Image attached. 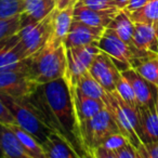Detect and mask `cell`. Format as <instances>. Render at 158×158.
I'll return each instance as SVG.
<instances>
[{"label":"cell","mask_w":158,"mask_h":158,"mask_svg":"<svg viewBox=\"0 0 158 158\" xmlns=\"http://www.w3.org/2000/svg\"><path fill=\"white\" fill-rule=\"evenodd\" d=\"M90 158H117L115 153L104 146L94 148L90 154Z\"/></svg>","instance_id":"obj_34"},{"label":"cell","mask_w":158,"mask_h":158,"mask_svg":"<svg viewBox=\"0 0 158 158\" xmlns=\"http://www.w3.org/2000/svg\"><path fill=\"white\" fill-rule=\"evenodd\" d=\"M21 29V15L0 21V42L18 34Z\"/></svg>","instance_id":"obj_29"},{"label":"cell","mask_w":158,"mask_h":158,"mask_svg":"<svg viewBox=\"0 0 158 158\" xmlns=\"http://www.w3.org/2000/svg\"><path fill=\"white\" fill-rule=\"evenodd\" d=\"M123 76L127 79L129 84L131 85L132 89L135 94L136 101L139 106L141 105H151L156 103L158 88H156L154 85L148 82L146 79H144L134 68L130 67L121 72Z\"/></svg>","instance_id":"obj_14"},{"label":"cell","mask_w":158,"mask_h":158,"mask_svg":"<svg viewBox=\"0 0 158 158\" xmlns=\"http://www.w3.org/2000/svg\"><path fill=\"white\" fill-rule=\"evenodd\" d=\"M98 47L100 48V50L110 55L116 65L117 63L120 64L121 72L127 68L133 67L136 62H139L140 60L153 55L151 53L138 50L133 46L125 42L117 36V34L113 29L108 27L105 29L103 36L100 39Z\"/></svg>","instance_id":"obj_6"},{"label":"cell","mask_w":158,"mask_h":158,"mask_svg":"<svg viewBox=\"0 0 158 158\" xmlns=\"http://www.w3.org/2000/svg\"><path fill=\"white\" fill-rule=\"evenodd\" d=\"M144 145L147 149L149 158H158V143H148Z\"/></svg>","instance_id":"obj_36"},{"label":"cell","mask_w":158,"mask_h":158,"mask_svg":"<svg viewBox=\"0 0 158 158\" xmlns=\"http://www.w3.org/2000/svg\"><path fill=\"white\" fill-rule=\"evenodd\" d=\"M76 87L81 91L84 94L88 95V97H90V98H93V99H99L103 101V99L106 95V91L103 89V87L93 78L92 75L89 72L85 73V74L78 79Z\"/></svg>","instance_id":"obj_26"},{"label":"cell","mask_w":158,"mask_h":158,"mask_svg":"<svg viewBox=\"0 0 158 158\" xmlns=\"http://www.w3.org/2000/svg\"><path fill=\"white\" fill-rule=\"evenodd\" d=\"M136 158H149L148 153H147V149L145 147L144 143L141 144L140 146L136 148Z\"/></svg>","instance_id":"obj_38"},{"label":"cell","mask_w":158,"mask_h":158,"mask_svg":"<svg viewBox=\"0 0 158 158\" xmlns=\"http://www.w3.org/2000/svg\"><path fill=\"white\" fill-rule=\"evenodd\" d=\"M156 110H157L158 113V93H157V98H156Z\"/></svg>","instance_id":"obj_41"},{"label":"cell","mask_w":158,"mask_h":158,"mask_svg":"<svg viewBox=\"0 0 158 158\" xmlns=\"http://www.w3.org/2000/svg\"><path fill=\"white\" fill-rule=\"evenodd\" d=\"M141 140L144 144L158 143V113L156 103L139 106Z\"/></svg>","instance_id":"obj_16"},{"label":"cell","mask_w":158,"mask_h":158,"mask_svg":"<svg viewBox=\"0 0 158 158\" xmlns=\"http://www.w3.org/2000/svg\"><path fill=\"white\" fill-rule=\"evenodd\" d=\"M149 0H130L128 6L125 8V11L128 12V13H132L134 11H138L141 8H143L145 5H147Z\"/></svg>","instance_id":"obj_35"},{"label":"cell","mask_w":158,"mask_h":158,"mask_svg":"<svg viewBox=\"0 0 158 158\" xmlns=\"http://www.w3.org/2000/svg\"><path fill=\"white\" fill-rule=\"evenodd\" d=\"M117 158H136V148L130 142L114 151Z\"/></svg>","instance_id":"obj_32"},{"label":"cell","mask_w":158,"mask_h":158,"mask_svg":"<svg viewBox=\"0 0 158 158\" xmlns=\"http://www.w3.org/2000/svg\"><path fill=\"white\" fill-rule=\"evenodd\" d=\"M29 99L39 110L47 126L67 141L82 158H87L79 133L72 93L65 79L39 85Z\"/></svg>","instance_id":"obj_1"},{"label":"cell","mask_w":158,"mask_h":158,"mask_svg":"<svg viewBox=\"0 0 158 158\" xmlns=\"http://www.w3.org/2000/svg\"><path fill=\"white\" fill-rule=\"evenodd\" d=\"M89 73L106 92H114L116 90V84L121 75L112 57L102 50L93 60Z\"/></svg>","instance_id":"obj_10"},{"label":"cell","mask_w":158,"mask_h":158,"mask_svg":"<svg viewBox=\"0 0 158 158\" xmlns=\"http://www.w3.org/2000/svg\"><path fill=\"white\" fill-rule=\"evenodd\" d=\"M129 141L126 139V136H123L121 133H114L112 135H110L105 141H104L102 146L106 147V148L110 149V151H116L117 148L121 147L123 145H125Z\"/></svg>","instance_id":"obj_31"},{"label":"cell","mask_w":158,"mask_h":158,"mask_svg":"<svg viewBox=\"0 0 158 158\" xmlns=\"http://www.w3.org/2000/svg\"><path fill=\"white\" fill-rule=\"evenodd\" d=\"M54 11L39 22L31 23L21 27L18 35L27 59L37 53L49 41L52 31Z\"/></svg>","instance_id":"obj_8"},{"label":"cell","mask_w":158,"mask_h":158,"mask_svg":"<svg viewBox=\"0 0 158 158\" xmlns=\"http://www.w3.org/2000/svg\"><path fill=\"white\" fill-rule=\"evenodd\" d=\"M105 107L108 110L119 128V131L128 141L138 148L143 144L141 140V128L139 119V110H134L128 105L118 95L116 91L106 92L103 99Z\"/></svg>","instance_id":"obj_4"},{"label":"cell","mask_w":158,"mask_h":158,"mask_svg":"<svg viewBox=\"0 0 158 158\" xmlns=\"http://www.w3.org/2000/svg\"><path fill=\"white\" fill-rule=\"evenodd\" d=\"M75 5H72L62 10L55 9L52 20V31L49 39L50 41L56 44H64L74 21Z\"/></svg>","instance_id":"obj_19"},{"label":"cell","mask_w":158,"mask_h":158,"mask_svg":"<svg viewBox=\"0 0 158 158\" xmlns=\"http://www.w3.org/2000/svg\"><path fill=\"white\" fill-rule=\"evenodd\" d=\"M132 46L143 52L158 54V36L152 25L134 23Z\"/></svg>","instance_id":"obj_18"},{"label":"cell","mask_w":158,"mask_h":158,"mask_svg":"<svg viewBox=\"0 0 158 158\" xmlns=\"http://www.w3.org/2000/svg\"><path fill=\"white\" fill-rule=\"evenodd\" d=\"M42 146L49 158H82L67 141L53 131Z\"/></svg>","instance_id":"obj_20"},{"label":"cell","mask_w":158,"mask_h":158,"mask_svg":"<svg viewBox=\"0 0 158 158\" xmlns=\"http://www.w3.org/2000/svg\"><path fill=\"white\" fill-rule=\"evenodd\" d=\"M119 9H110L105 11H98L76 2L74 9V20L81 22L92 27H103L107 28Z\"/></svg>","instance_id":"obj_15"},{"label":"cell","mask_w":158,"mask_h":158,"mask_svg":"<svg viewBox=\"0 0 158 158\" xmlns=\"http://www.w3.org/2000/svg\"><path fill=\"white\" fill-rule=\"evenodd\" d=\"M108 28L113 29L119 38L132 46V38L134 33V23L129 13L125 10H119L113 21L108 25Z\"/></svg>","instance_id":"obj_23"},{"label":"cell","mask_w":158,"mask_h":158,"mask_svg":"<svg viewBox=\"0 0 158 158\" xmlns=\"http://www.w3.org/2000/svg\"><path fill=\"white\" fill-rule=\"evenodd\" d=\"M79 133L87 158H90L93 149L102 146L110 135L120 133V131L113 116L105 107L94 117L80 123Z\"/></svg>","instance_id":"obj_5"},{"label":"cell","mask_w":158,"mask_h":158,"mask_svg":"<svg viewBox=\"0 0 158 158\" xmlns=\"http://www.w3.org/2000/svg\"><path fill=\"white\" fill-rule=\"evenodd\" d=\"M130 0H115V7L119 10H123L128 6Z\"/></svg>","instance_id":"obj_39"},{"label":"cell","mask_w":158,"mask_h":158,"mask_svg":"<svg viewBox=\"0 0 158 158\" xmlns=\"http://www.w3.org/2000/svg\"><path fill=\"white\" fill-rule=\"evenodd\" d=\"M106 28L92 27L78 21H73L64 44L65 48H75L88 44H98Z\"/></svg>","instance_id":"obj_12"},{"label":"cell","mask_w":158,"mask_h":158,"mask_svg":"<svg viewBox=\"0 0 158 158\" xmlns=\"http://www.w3.org/2000/svg\"><path fill=\"white\" fill-rule=\"evenodd\" d=\"M116 91L118 93V95L132 108L134 110H139V103L136 101L135 94H134V91L132 89L131 85L129 84L127 79L123 76V74L119 77L118 81L116 84Z\"/></svg>","instance_id":"obj_27"},{"label":"cell","mask_w":158,"mask_h":158,"mask_svg":"<svg viewBox=\"0 0 158 158\" xmlns=\"http://www.w3.org/2000/svg\"><path fill=\"white\" fill-rule=\"evenodd\" d=\"M68 87H69L70 93H72L73 104H74V110L78 125L94 117L102 110L105 108L104 101L99 99H93V98L84 94L76 86Z\"/></svg>","instance_id":"obj_13"},{"label":"cell","mask_w":158,"mask_h":158,"mask_svg":"<svg viewBox=\"0 0 158 158\" xmlns=\"http://www.w3.org/2000/svg\"><path fill=\"white\" fill-rule=\"evenodd\" d=\"M0 100L10 110L19 127L35 136L41 144L48 140L52 130L47 126L39 110L29 98L15 99L9 95L0 94Z\"/></svg>","instance_id":"obj_3"},{"label":"cell","mask_w":158,"mask_h":158,"mask_svg":"<svg viewBox=\"0 0 158 158\" xmlns=\"http://www.w3.org/2000/svg\"><path fill=\"white\" fill-rule=\"evenodd\" d=\"M2 132H3V125L0 123V158L2 157V148H1V139H2Z\"/></svg>","instance_id":"obj_40"},{"label":"cell","mask_w":158,"mask_h":158,"mask_svg":"<svg viewBox=\"0 0 158 158\" xmlns=\"http://www.w3.org/2000/svg\"><path fill=\"white\" fill-rule=\"evenodd\" d=\"M29 75L39 85L64 78L67 68L65 44H56L49 40L42 49L28 57Z\"/></svg>","instance_id":"obj_2"},{"label":"cell","mask_w":158,"mask_h":158,"mask_svg":"<svg viewBox=\"0 0 158 158\" xmlns=\"http://www.w3.org/2000/svg\"><path fill=\"white\" fill-rule=\"evenodd\" d=\"M56 9V0H24L21 27L39 22Z\"/></svg>","instance_id":"obj_17"},{"label":"cell","mask_w":158,"mask_h":158,"mask_svg":"<svg viewBox=\"0 0 158 158\" xmlns=\"http://www.w3.org/2000/svg\"><path fill=\"white\" fill-rule=\"evenodd\" d=\"M23 9L24 0H0V21L21 15Z\"/></svg>","instance_id":"obj_28"},{"label":"cell","mask_w":158,"mask_h":158,"mask_svg":"<svg viewBox=\"0 0 158 158\" xmlns=\"http://www.w3.org/2000/svg\"><path fill=\"white\" fill-rule=\"evenodd\" d=\"M1 148H2L1 158H33L23 147L15 134L6 125H3Z\"/></svg>","instance_id":"obj_22"},{"label":"cell","mask_w":158,"mask_h":158,"mask_svg":"<svg viewBox=\"0 0 158 158\" xmlns=\"http://www.w3.org/2000/svg\"><path fill=\"white\" fill-rule=\"evenodd\" d=\"M132 68L152 85L158 88V54L149 55L136 62Z\"/></svg>","instance_id":"obj_25"},{"label":"cell","mask_w":158,"mask_h":158,"mask_svg":"<svg viewBox=\"0 0 158 158\" xmlns=\"http://www.w3.org/2000/svg\"><path fill=\"white\" fill-rule=\"evenodd\" d=\"M0 123L2 125H12V123H15L13 116L10 113V110L7 108V106L3 104V102L0 100Z\"/></svg>","instance_id":"obj_33"},{"label":"cell","mask_w":158,"mask_h":158,"mask_svg":"<svg viewBox=\"0 0 158 158\" xmlns=\"http://www.w3.org/2000/svg\"><path fill=\"white\" fill-rule=\"evenodd\" d=\"M98 44H88L75 48H66L67 68L64 79L68 86H76L78 79L89 72L93 60L100 53Z\"/></svg>","instance_id":"obj_7"},{"label":"cell","mask_w":158,"mask_h":158,"mask_svg":"<svg viewBox=\"0 0 158 158\" xmlns=\"http://www.w3.org/2000/svg\"><path fill=\"white\" fill-rule=\"evenodd\" d=\"M38 85L31 79L29 70H5L0 72V94L15 99L31 98Z\"/></svg>","instance_id":"obj_9"},{"label":"cell","mask_w":158,"mask_h":158,"mask_svg":"<svg viewBox=\"0 0 158 158\" xmlns=\"http://www.w3.org/2000/svg\"><path fill=\"white\" fill-rule=\"evenodd\" d=\"M7 127H9L10 130L15 134V136L19 139L23 147L26 149V152L33 158H49L46 151H44V147L35 136L26 132L21 127H19L16 123L8 125Z\"/></svg>","instance_id":"obj_21"},{"label":"cell","mask_w":158,"mask_h":158,"mask_svg":"<svg viewBox=\"0 0 158 158\" xmlns=\"http://www.w3.org/2000/svg\"><path fill=\"white\" fill-rule=\"evenodd\" d=\"M77 2V0H56V9L62 10L65 8L69 7L72 5H75Z\"/></svg>","instance_id":"obj_37"},{"label":"cell","mask_w":158,"mask_h":158,"mask_svg":"<svg viewBox=\"0 0 158 158\" xmlns=\"http://www.w3.org/2000/svg\"><path fill=\"white\" fill-rule=\"evenodd\" d=\"M77 2L98 11H105L116 8L115 0H77Z\"/></svg>","instance_id":"obj_30"},{"label":"cell","mask_w":158,"mask_h":158,"mask_svg":"<svg viewBox=\"0 0 158 158\" xmlns=\"http://www.w3.org/2000/svg\"><path fill=\"white\" fill-rule=\"evenodd\" d=\"M5 70H29L28 59L18 34L0 42V72Z\"/></svg>","instance_id":"obj_11"},{"label":"cell","mask_w":158,"mask_h":158,"mask_svg":"<svg viewBox=\"0 0 158 158\" xmlns=\"http://www.w3.org/2000/svg\"><path fill=\"white\" fill-rule=\"evenodd\" d=\"M133 23H145L155 28L158 36V0H149L138 11L129 13Z\"/></svg>","instance_id":"obj_24"}]
</instances>
